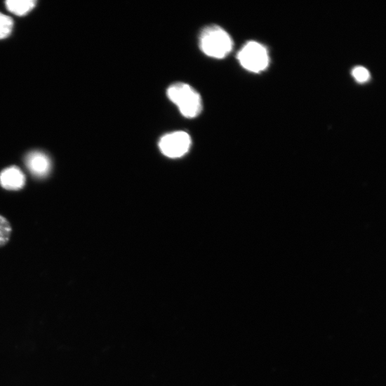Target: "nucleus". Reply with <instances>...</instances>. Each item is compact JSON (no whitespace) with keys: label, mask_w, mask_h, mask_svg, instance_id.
<instances>
[{"label":"nucleus","mask_w":386,"mask_h":386,"mask_svg":"<svg viewBox=\"0 0 386 386\" xmlns=\"http://www.w3.org/2000/svg\"><path fill=\"white\" fill-rule=\"evenodd\" d=\"M199 47L208 57L226 58L233 50L234 43L229 34L218 25L206 27L199 36Z\"/></svg>","instance_id":"1"},{"label":"nucleus","mask_w":386,"mask_h":386,"mask_svg":"<svg viewBox=\"0 0 386 386\" xmlns=\"http://www.w3.org/2000/svg\"><path fill=\"white\" fill-rule=\"evenodd\" d=\"M168 99L188 119H196L203 110V100L197 91L184 83H176L167 90Z\"/></svg>","instance_id":"2"},{"label":"nucleus","mask_w":386,"mask_h":386,"mask_svg":"<svg viewBox=\"0 0 386 386\" xmlns=\"http://www.w3.org/2000/svg\"><path fill=\"white\" fill-rule=\"evenodd\" d=\"M238 60L246 70L259 73L265 70L269 65V55L267 49L259 43H247L238 54Z\"/></svg>","instance_id":"3"},{"label":"nucleus","mask_w":386,"mask_h":386,"mask_svg":"<svg viewBox=\"0 0 386 386\" xmlns=\"http://www.w3.org/2000/svg\"><path fill=\"white\" fill-rule=\"evenodd\" d=\"M192 145L190 135L185 131H175L163 136L159 148L170 159L180 158L189 151Z\"/></svg>","instance_id":"4"},{"label":"nucleus","mask_w":386,"mask_h":386,"mask_svg":"<svg viewBox=\"0 0 386 386\" xmlns=\"http://www.w3.org/2000/svg\"><path fill=\"white\" fill-rule=\"evenodd\" d=\"M25 165L29 171L39 178L47 177L52 168L49 157L41 151H32L27 154Z\"/></svg>","instance_id":"5"},{"label":"nucleus","mask_w":386,"mask_h":386,"mask_svg":"<svg viewBox=\"0 0 386 386\" xmlns=\"http://www.w3.org/2000/svg\"><path fill=\"white\" fill-rule=\"evenodd\" d=\"M26 178L17 166L8 168L0 173V185L8 190H19L24 187Z\"/></svg>","instance_id":"6"},{"label":"nucleus","mask_w":386,"mask_h":386,"mask_svg":"<svg viewBox=\"0 0 386 386\" xmlns=\"http://www.w3.org/2000/svg\"><path fill=\"white\" fill-rule=\"evenodd\" d=\"M34 0H8L6 2L7 9L17 16H24L36 6Z\"/></svg>","instance_id":"7"},{"label":"nucleus","mask_w":386,"mask_h":386,"mask_svg":"<svg viewBox=\"0 0 386 386\" xmlns=\"http://www.w3.org/2000/svg\"><path fill=\"white\" fill-rule=\"evenodd\" d=\"M12 234V227L10 222L4 216L0 215V247L6 246L10 241Z\"/></svg>","instance_id":"8"},{"label":"nucleus","mask_w":386,"mask_h":386,"mask_svg":"<svg viewBox=\"0 0 386 386\" xmlns=\"http://www.w3.org/2000/svg\"><path fill=\"white\" fill-rule=\"evenodd\" d=\"M13 26V20L9 16L0 13V40L11 35Z\"/></svg>","instance_id":"9"},{"label":"nucleus","mask_w":386,"mask_h":386,"mask_svg":"<svg viewBox=\"0 0 386 386\" xmlns=\"http://www.w3.org/2000/svg\"><path fill=\"white\" fill-rule=\"evenodd\" d=\"M354 79L359 84H365L370 80L371 74L369 71L361 66L355 67L352 71Z\"/></svg>","instance_id":"10"}]
</instances>
